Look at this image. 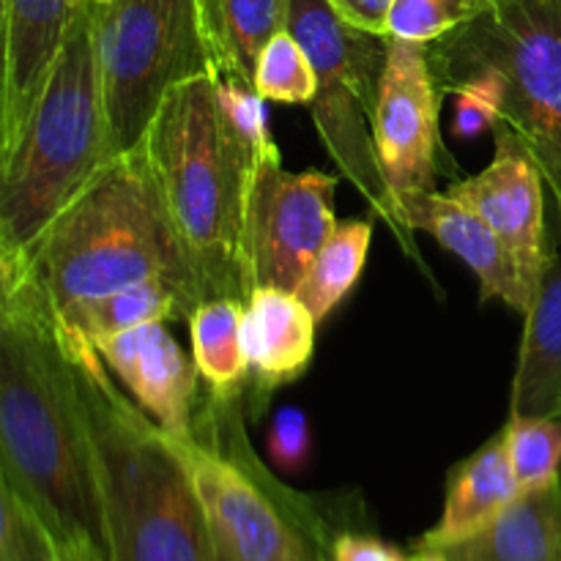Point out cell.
Masks as SVG:
<instances>
[{"mask_svg": "<svg viewBox=\"0 0 561 561\" xmlns=\"http://www.w3.org/2000/svg\"><path fill=\"white\" fill-rule=\"evenodd\" d=\"M0 480L60 548L110 559L80 389L53 312L25 279H0Z\"/></svg>", "mask_w": 561, "mask_h": 561, "instance_id": "1", "label": "cell"}, {"mask_svg": "<svg viewBox=\"0 0 561 561\" xmlns=\"http://www.w3.org/2000/svg\"><path fill=\"white\" fill-rule=\"evenodd\" d=\"M0 279H25L53 318L140 283H168L186 312L203 305L146 153H118Z\"/></svg>", "mask_w": 561, "mask_h": 561, "instance_id": "2", "label": "cell"}, {"mask_svg": "<svg viewBox=\"0 0 561 561\" xmlns=\"http://www.w3.org/2000/svg\"><path fill=\"white\" fill-rule=\"evenodd\" d=\"M203 301H247L255 290L247 219L261 148L225 113L217 75L175 88L140 142Z\"/></svg>", "mask_w": 561, "mask_h": 561, "instance_id": "3", "label": "cell"}, {"mask_svg": "<svg viewBox=\"0 0 561 561\" xmlns=\"http://www.w3.org/2000/svg\"><path fill=\"white\" fill-rule=\"evenodd\" d=\"M58 329L91 433L110 561H217L173 438L115 387L91 340Z\"/></svg>", "mask_w": 561, "mask_h": 561, "instance_id": "4", "label": "cell"}, {"mask_svg": "<svg viewBox=\"0 0 561 561\" xmlns=\"http://www.w3.org/2000/svg\"><path fill=\"white\" fill-rule=\"evenodd\" d=\"M110 159L96 5H80L42 96L0 157V266L20 261Z\"/></svg>", "mask_w": 561, "mask_h": 561, "instance_id": "5", "label": "cell"}, {"mask_svg": "<svg viewBox=\"0 0 561 561\" xmlns=\"http://www.w3.org/2000/svg\"><path fill=\"white\" fill-rule=\"evenodd\" d=\"M239 400L206 394L195 438H173L195 482L217 561H329L334 535L365 526L351 499L294 491L255 458L244 436Z\"/></svg>", "mask_w": 561, "mask_h": 561, "instance_id": "6", "label": "cell"}, {"mask_svg": "<svg viewBox=\"0 0 561 561\" xmlns=\"http://www.w3.org/2000/svg\"><path fill=\"white\" fill-rule=\"evenodd\" d=\"M433 75L488 69L504 124L546 179L561 222V0H493L477 20L431 44Z\"/></svg>", "mask_w": 561, "mask_h": 561, "instance_id": "7", "label": "cell"}, {"mask_svg": "<svg viewBox=\"0 0 561 561\" xmlns=\"http://www.w3.org/2000/svg\"><path fill=\"white\" fill-rule=\"evenodd\" d=\"M288 31L316 69L318 91L310 113L323 148L340 175L365 197L373 217L383 219L409 252L373 135L387 36L348 25L329 0H288Z\"/></svg>", "mask_w": 561, "mask_h": 561, "instance_id": "8", "label": "cell"}, {"mask_svg": "<svg viewBox=\"0 0 561 561\" xmlns=\"http://www.w3.org/2000/svg\"><path fill=\"white\" fill-rule=\"evenodd\" d=\"M96 49L113 157L140 146L175 88L214 77L201 0L96 3Z\"/></svg>", "mask_w": 561, "mask_h": 561, "instance_id": "9", "label": "cell"}, {"mask_svg": "<svg viewBox=\"0 0 561 561\" xmlns=\"http://www.w3.org/2000/svg\"><path fill=\"white\" fill-rule=\"evenodd\" d=\"M438 107L442 88L433 75L431 44L387 36L373 135L383 179L392 192L394 217L400 203L436 192V175L447 173L444 162H449V157L442 148ZM409 255H416L411 244Z\"/></svg>", "mask_w": 561, "mask_h": 561, "instance_id": "10", "label": "cell"}, {"mask_svg": "<svg viewBox=\"0 0 561 561\" xmlns=\"http://www.w3.org/2000/svg\"><path fill=\"white\" fill-rule=\"evenodd\" d=\"M337 175L321 170L290 173L279 153L257 162L247 219V257L255 288L294 290L305 279L323 241L337 228Z\"/></svg>", "mask_w": 561, "mask_h": 561, "instance_id": "11", "label": "cell"}, {"mask_svg": "<svg viewBox=\"0 0 561 561\" xmlns=\"http://www.w3.org/2000/svg\"><path fill=\"white\" fill-rule=\"evenodd\" d=\"M493 142L496 151L491 164L469 179H455L447 186V195L491 225L493 233L513 252L520 277L535 296L553 252L548 250L546 233L548 186L531 153L504 121L493 126Z\"/></svg>", "mask_w": 561, "mask_h": 561, "instance_id": "12", "label": "cell"}, {"mask_svg": "<svg viewBox=\"0 0 561 561\" xmlns=\"http://www.w3.org/2000/svg\"><path fill=\"white\" fill-rule=\"evenodd\" d=\"M104 365L129 398L173 438H195L201 411V373L164 323H146L99 340Z\"/></svg>", "mask_w": 561, "mask_h": 561, "instance_id": "13", "label": "cell"}, {"mask_svg": "<svg viewBox=\"0 0 561 561\" xmlns=\"http://www.w3.org/2000/svg\"><path fill=\"white\" fill-rule=\"evenodd\" d=\"M77 9L71 0H3L0 157L42 96Z\"/></svg>", "mask_w": 561, "mask_h": 561, "instance_id": "14", "label": "cell"}, {"mask_svg": "<svg viewBox=\"0 0 561 561\" xmlns=\"http://www.w3.org/2000/svg\"><path fill=\"white\" fill-rule=\"evenodd\" d=\"M398 225L405 239L414 230H422L447 247L453 255H458L474 272L482 301L502 299L510 310L520 316L531 310L535 296L526 288L513 252L504 247V241L493 233L485 219L477 217L469 206L449 197L447 192H425V195L403 201L398 206Z\"/></svg>", "mask_w": 561, "mask_h": 561, "instance_id": "15", "label": "cell"}, {"mask_svg": "<svg viewBox=\"0 0 561 561\" xmlns=\"http://www.w3.org/2000/svg\"><path fill=\"white\" fill-rule=\"evenodd\" d=\"M316 327L318 321L294 290L268 285L252 290L244 316L252 414H261L279 387L296 381L310 367Z\"/></svg>", "mask_w": 561, "mask_h": 561, "instance_id": "16", "label": "cell"}, {"mask_svg": "<svg viewBox=\"0 0 561 561\" xmlns=\"http://www.w3.org/2000/svg\"><path fill=\"white\" fill-rule=\"evenodd\" d=\"M427 551L436 561H561V477L520 491L474 535Z\"/></svg>", "mask_w": 561, "mask_h": 561, "instance_id": "17", "label": "cell"}, {"mask_svg": "<svg viewBox=\"0 0 561 561\" xmlns=\"http://www.w3.org/2000/svg\"><path fill=\"white\" fill-rule=\"evenodd\" d=\"M518 493L520 485L513 460H510L507 433L502 427L491 442L453 466L447 477L442 518L420 540L411 542V548L427 551V548L449 546V542L474 535L482 526L491 524Z\"/></svg>", "mask_w": 561, "mask_h": 561, "instance_id": "18", "label": "cell"}, {"mask_svg": "<svg viewBox=\"0 0 561 561\" xmlns=\"http://www.w3.org/2000/svg\"><path fill=\"white\" fill-rule=\"evenodd\" d=\"M524 318L510 414L561 416V244L548 257Z\"/></svg>", "mask_w": 561, "mask_h": 561, "instance_id": "19", "label": "cell"}, {"mask_svg": "<svg viewBox=\"0 0 561 561\" xmlns=\"http://www.w3.org/2000/svg\"><path fill=\"white\" fill-rule=\"evenodd\" d=\"M214 75L252 88L263 47L288 27V0H201Z\"/></svg>", "mask_w": 561, "mask_h": 561, "instance_id": "20", "label": "cell"}, {"mask_svg": "<svg viewBox=\"0 0 561 561\" xmlns=\"http://www.w3.org/2000/svg\"><path fill=\"white\" fill-rule=\"evenodd\" d=\"M247 301L214 299L203 301L186 323H190L192 362L201 381L206 383L208 398L228 403L241 400L250 389V354L244 343Z\"/></svg>", "mask_w": 561, "mask_h": 561, "instance_id": "21", "label": "cell"}, {"mask_svg": "<svg viewBox=\"0 0 561 561\" xmlns=\"http://www.w3.org/2000/svg\"><path fill=\"white\" fill-rule=\"evenodd\" d=\"M175 318H181V321L190 318L186 305L168 283L153 279V283L131 285V288L118 290V294L75 307V310L55 318V321L69 329V332L80 334L91 343H99V340L146 327V323H168L175 321Z\"/></svg>", "mask_w": 561, "mask_h": 561, "instance_id": "22", "label": "cell"}, {"mask_svg": "<svg viewBox=\"0 0 561 561\" xmlns=\"http://www.w3.org/2000/svg\"><path fill=\"white\" fill-rule=\"evenodd\" d=\"M373 241L370 219H348L334 228V233L323 241L316 261L307 268L305 279L296 288V296L305 301L318 323L334 312V307L356 288L365 272L367 252Z\"/></svg>", "mask_w": 561, "mask_h": 561, "instance_id": "23", "label": "cell"}, {"mask_svg": "<svg viewBox=\"0 0 561 561\" xmlns=\"http://www.w3.org/2000/svg\"><path fill=\"white\" fill-rule=\"evenodd\" d=\"M504 433L520 491L559 480L561 416L510 414Z\"/></svg>", "mask_w": 561, "mask_h": 561, "instance_id": "24", "label": "cell"}, {"mask_svg": "<svg viewBox=\"0 0 561 561\" xmlns=\"http://www.w3.org/2000/svg\"><path fill=\"white\" fill-rule=\"evenodd\" d=\"M252 88L266 102L307 104L310 107V102L316 99L318 77L312 69V60L307 58L305 47L296 42L288 27L263 47Z\"/></svg>", "mask_w": 561, "mask_h": 561, "instance_id": "25", "label": "cell"}, {"mask_svg": "<svg viewBox=\"0 0 561 561\" xmlns=\"http://www.w3.org/2000/svg\"><path fill=\"white\" fill-rule=\"evenodd\" d=\"M491 3L493 0H394L387 36L436 44L438 38L477 20Z\"/></svg>", "mask_w": 561, "mask_h": 561, "instance_id": "26", "label": "cell"}, {"mask_svg": "<svg viewBox=\"0 0 561 561\" xmlns=\"http://www.w3.org/2000/svg\"><path fill=\"white\" fill-rule=\"evenodd\" d=\"M60 542L22 493L0 480V561H55Z\"/></svg>", "mask_w": 561, "mask_h": 561, "instance_id": "27", "label": "cell"}, {"mask_svg": "<svg viewBox=\"0 0 561 561\" xmlns=\"http://www.w3.org/2000/svg\"><path fill=\"white\" fill-rule=\"evenodd\" d=\"M312 453V436H310V422H307L305 411L294 409H279L277 416L272 420L268 427V455L274 463L283 471H301L310 460Z\"/></svg>", "mask_w": 561, "mask_h": 561, "instance_id": "28", "label": "cell"}, {"mask_svg": "<svg viewBox=\"0 0 561 561\" xmlns=\"http://www.w3.org/2000/svg\"><path fill=\"white\" fill-rule=\"evenodd\" d=\"M329 561H436L431 551H405L392 546L378 535L367 531L365 526H351L334 535L329 546Z\"/></svg>", "mask_w": 561, "mask_h": 561, "instance_id": "29", "label": "cell"}, {"mask_svg": "<svg viewBox=\"0 0 561 561\" xmlns=\"http://www.w3.org/2000/svg\"><path fill=\"white\" fill-rule=\"evenodd\" d=\"M329 3L348 25L359 31L376 33V36L389 33V14L394 9V0H329Z\"/></svg>", "mask_w": 561, "mask_h": 561, "instance_id": "30", "label": "cell"}, {"mask_svg": "<svg viewBox=\"0 0 561 561\" xmlns=\"http://www.w3.org/2000/svg\"><path fill=\"white\" fill-rule=\"evenodd\" d=\"M64 551L69 553L71 561H110V559L99 557V553H93V551H77V548H64Z\"/></svg>", "mask_w": 561, "mask_h": 561, "instance_id": "31", "label": "cell"}, {"mask_svg": "<svg viewBox=\"0 0 561 561\" xmlns=\"http://www.w3.org/2000/svg\"><path fill=\"white\" fill-rule=\"evenodd\" d=\"M75 3V9H80V5H96V3H107V0H71Z\"/></svg>", "mask_w": 561, "mask_h": 561, "instance_id": "32", "label": "cell"}, {"mask_svg": "<svg viewBox=\"0 0 561 561\" xmlns=\"http://www.w3.org/2000/svg\"><path fill=\"white\" fill-rule=\"evenodd\" d=\"M55 561H71V557H69V553H66V551H64V548H60V557H58V559H55Z\"/></svg>", "mask_w": 561, "mask_h": 561, "instance_id": "33", "label": "cell"}]
</instances>
